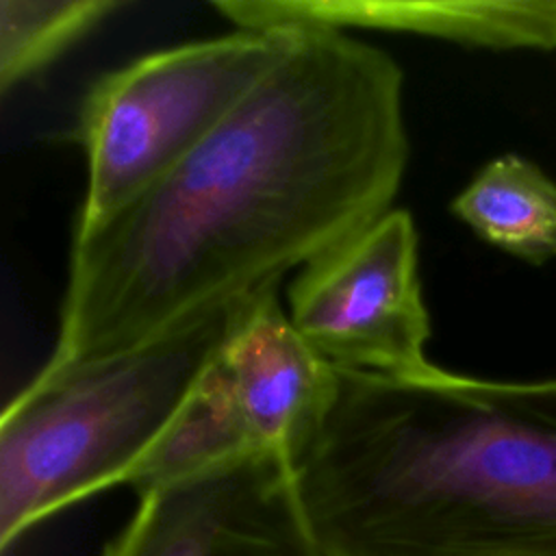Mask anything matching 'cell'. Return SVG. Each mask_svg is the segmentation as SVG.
Instances as JSON below:
<instances>
[{"label": "cell", "mask_w": 556, "mask_h": 556, "mask_svg": "<svg viewBox=\"0 0 556 556\" xmlns=\"http://www.w3.org/2000/svg\"><path fill=\"white\" fill-rule=\"evenodd\" d=\"M287 30L282 59L198 148L74 235L43 374L276 289L391 211L408 161L402 70L345 30Z\"/></svg>", "instance_id": "1"}, {"label": "cell", "mask_w": 556, "mask_h": 556, "mask_svg": "<svg viewBox=\"0 0 556 556\" xmlns=\"http://www.w3.org/2000/svg\"><path fill=\"white\" fill-rule=\"evenodd\" d=\"M287 463L328 556H556V378L334 369Z\"/></svg>", "instance_id": "2"}, {"label": "cell", "mask_w": 556, "mask_h": 556, "mask_svg": "<svg viewBox=\"0 0 556 556\" xmlns=\"http://www.w3.org/2000/svg\"><path fill=\"white\" fill-rule=\"evenodd\" d=\"M252 300L191 317L130 350L56 374L39 371L4 406L2 552L61 508L130 484Z\"/></svg>", "instance_id": "3"}, {"label": "cell", "mask_w": 556, "mask_h": 556, "mask_svg": "<svg viewBox=\"0 0 556 556\" xmlns=\"http://www.w3.org/2000/svg\"><path fill=\"white\" fill-rule=\"evenodd\" d=\"M293 30H237L100 74L74 141L87 159L76 232H89L198 148L282 59Z\"/></svg>", "instance_id": "4"}, {"label": "cell", "mask_w": 556, "mask_h": 556, "mask_svg": "<svg viewBox=\"0 0 556 556\" xmlns=\"http://www.w3.org/2000/svg\"><path fill=\"white\" fill-rule=\"evenodd\" d=\"M417 248L410 213L391 208L298 271L287 313L326 365L389 378L441 369L426 356L430 319Z\"/></svg>", "instance_id": "5"}, {"label": "cell", "mask_w": 556, "mask_h": 556, "mask_svg": "<svg viewBox=\"0 0 556 556\" xmlns=\"http://www.w3.org/2000/svg\"><path fill=\"white\" fill-rule=\"evenodd\" d=\"M104 556H328L287 456L243 454L139 493Z\"/></svg>", "instance_id": "6"}, {"label": "cell", "mask_w": 556, "mask_h": 556, "mask_svg": "<svg viewBox=\"0 0 556 556\" xmlns=\"http://www.w3.org/2000/svg\"><path fill=\"white\" fill-rule=\"evenodd\" d=\"M208 374L252 452H287L326 406L334 369L300 337L278 287L254 298Z\"/></svg>", "instance_id": "7"}, {"label": "cell", "mask_w": 556, "mask_h": 556, "mask_svg": "<svg viewBox=\"0 0 556 556\" xmlns=\"http://www.w3.org/2000/svg\"><path fill=\"white\" fill-rule=\"evenodd\" d=\"M239 30L378 28L482 48H556V0H217Z\"/></svg>", "instance_id": "8"}, {"label": "cell", "mask_w": 556, "mask_h": 556, "mask_svg": "<svg viewBox=\"0 0 556 556\" xmlns=\"http://www.w3.org/2000/svg\"><path fill=\"white\" fill-rule=\"evenodd\" d=\"M452 213L486 243L530 263L556 256V182L532 161H489L454 198Z\"/></svg>", "instance_id": "9"}, {"label": "cell", "mask_w": 556, "mask_h": 556, "mask_svg": "<svg viewBox=\"0 0 556 556\" xmlns=\"http://www.w3.org/2000/svg\"><path fill=\"white\" fill-rule=\"evenodd\" d=\"M119 9L117 0H0V91L43 72Z\"/></svg>", "instance_id": "10"}]
</instances>
